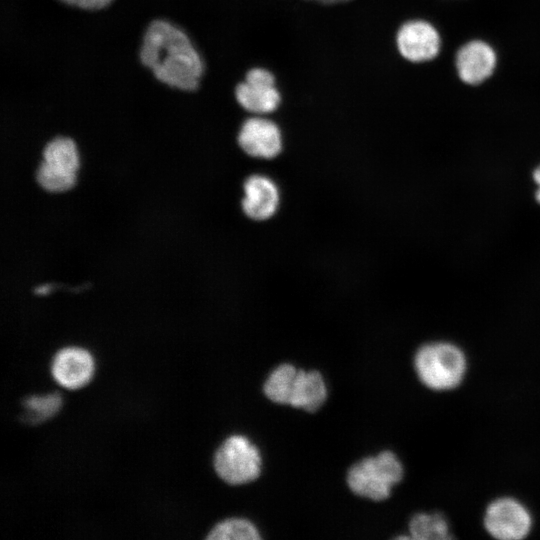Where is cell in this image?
Returning <instances> with one entry per match:
<instances>
[{
  "label": "cell",
  "instance_id": "cell-1",
  "mask_svg": "<svg viewBox=\"0 0 540 540\" xmlns=\"http://www.w3.org/2000/svg\"><path fill=\"white\" fill-rule=\"evenodd\" d=\"M139 58L158 81L183 91L196 90L205 70L204 61L189 36L163 19L153 20L147 26Z\"/></svg>",
  "mask_w": 540,
  "mask_h": 540
},
{
  "label": "cell",
  "instance_id": "cell-2",
  "mask_svg": "<svg viewBox=\"0 0 540 540\" xmlns=\"http://www.w3.org/2000/svg\"><path fill=\"white\" fill-rule=\"evenodd\" d=\"M414 368L424 386L447 391L456 388L464 379L467 359L464 352L450 342H431L417 350Z\"/></svg>",
  "mask_w": 540,
  "mask_h": 540
},
{
  "label": "cell",
  "instance_id": "cell-3",
  "mask_svg": "<svg viewBox=\"0 0 540 540\" xmlns=\"http://www.w3.org/2000/svg\"><path fill=\"white\" fill-rule=\"evenodd\" d=\"M403 477V466L391 451L380 452L352 465L347 473V485L361 497L374 501L388 498L392 487Z\"/></svg>",
  "mask_w": 540,
  "mask_h": 540
},
{
  "label": "cell",
  "instance_id": "cell-4",
  "mask_svg": "<svg viewBox=\"0 0 540 540\" xmlns=\"http://www.w3.org/2000/svg\"><path fill=\"white\" fill-rule=\"evenodd\" d=\"M214 467L222 480L239 485L251 482L260 475L262 458L258 448L247 437L233 435L217 449Z\"/></svg>",
  "mask_w": 540,
  "mask_h": 540
},
{
  "label": "cell",
  "instance_id": "cell-5",
  "mask_svg": "<svg viewBox=\"0 0 540 540\" xmlns=\"http://www.w3.org/2000/svg\"><path fill=\"white\" fill-rule=\"evenodd\" d=\"M79 156L74 141L68 137H56L43 150L36 179L49 192H64L76 182Z\"/></svg>",
  "mask_w": 540,
  "mask_h": 540
},
{
  "label": "cell",
  "instance_id": "cell-6",
  "mask_svg": "<svg viewBox=\"0 0 540 540\" xmlns=\"http://www.w3.org/2000/svg\"><path fill=\"white\" fill-rule=\"evenodd\" d=\"M486 531L499 540H520L531 531L533 520L527 507L512 497L493 500L485 510Z\"/></svg>",
  "mask_w": 540,
  "mask_h": 540
},
{
  "label": "cell",
  "instance_id": "cell-7",
  "mask_svg": "<svg viewBox=\"0 0 540 540\" xmlns=\"http://www.w3.org/2000/svg\"><path fill=\"white\" fill-rule=\"evenodd\" d=\"M235 99L246 111L264 116L278 109L281 93L276 87L274 74L263 67L249 69L235 88Z\"/></svg>",
  "mask_w": 540,
  "mask_h": 540
},
{
  "label": "cell",
  "instance_id": "cell-8",
  "mask_svg": "<svg viewBox=\"0 0 540 540\" xmlns=\"http://www.w3.org/2000/svg\"><path fill=\"white\" fill-rule=\"evenodd\" d=\"M238 143L249 156L271 159L282 149V135L275 122L264 116L254 115L242 123Z\"/></svg>",
  "mask_w": 540,
  "mask_h": 540
},
{
  "label": "cell",
  "instance_id": "cell-9",
  "mask_svg": "<svg viewBox=\"0 0 540 540\" xmlns=\"http://www.w3.org/2000/svg\"><path fill=\"white\" fill-rule=\"evenodd\" d=\"M396 44L400 54L412 62L433 59L440 49V37L428 22L412 20L403 24L397 33Z\"/></svg>",
  "mask_w": 540,
  "mask_h": 540
},
{
  "label": "cell",
  "instance_id": "cell-10",
  "mask_svg": "<svg viewBox=\"0 0 540 540\" xmlns=\"http://www.w3.org/2000/svg\"><path fill=\"white\" fill-rule=\"evenodd\" d=\"M51 371L60 385L69 389H76L90 380L94 371V362L86 350L68 347L60 350L55 355Z\"/></svg>",
  "mask_w": 540,
  "mask_h": 540
},
{
  "label": "cell",
  "instance_id": "cell-11",
  "mask_svg": "<svg viewBox=\"0 0 540 540\" xmlns=\"http://www.w3.org/2000/svg\"><path fill=\"white\" fill-rule=\"evenodd\" d=\"M242 208L254 220H266L278 209L280 194L275 182L265 175H252L244 183Z\"/></svg>",
  "mask_w": 540,
  "mask_h": 540
},
{
  "label": "cell",
  "instance_id": "cell-12",
  "mask_svg": "<svg viewBox=\"0 0 540 540\" xmlns=\"http://www.w3.org/2000/svg\"><path fill=\"white\" fill-rule=\"evenodd\" d=\"M495 64L494 51L481 41L465 44L456 57L459 76L468 84H478L487 79L492 74Z\"/></svg>",
  "mask_w": 540,
  "mask_h": 540
},
{
  "label": "cell",
  "instance_id": "cell-13",
  "mask_svg": "<svg viewBox=\"0 0 540 540\" xmlns=\"http://www.w3.org/2000/svg\"><path fill=\"white\" fill-rule=\"evenodd\" d=\"M327 398V387L323 376L316 370L305 371L298 369L295 375L288 405L316 411Z\"/></svg>",
  "mask_w": 540,
  "mask_h": 540
},
{
  "label": "cell",
  "instance_id": "cell-14",
  "mask_svg": "<svg viewBox=\"0 0 540 540\" xmlns=\"http://www.w3.org/2000/svg\"><path fill=\"white\" fill-rule=\"evenodd\" d=\"M410 538L416 540L450 539L449 524L440 513H418L409 522Z\"/></svg>",
  "mask_w": 540,
  "mask_h": 540
},
{
  "label": "cell",
  "instance_id": "cell-15",
  "mask_svg": "<svg viewBox=\"0 0 540 540\" xmlns=\"http://www.w3.org/2000/svg\"><path fill=\"white\" fill-rule=\"evenodd\" d=\"M297 370L292 364L278 365L265 380L263 386L265 396L274 403L288 405Z\"/></svg>",
  "mask_w": 540,
  "mask_h": 540
},
{
  "label": "cell",
  "instance_id": "cell-16",
  "mask_svg": "<svg viewBox=\"0 0 540 540\" xmlns=\"http://www.w3.org/2000/svg\"><path fill=\"white\" fill-rule=\"evenodd\" d=\"M210 540H259L256 526L245 518H229L213 527L206 537Z\"/></svg>",
  "mask_w": 540,
  "mask_h": 540
},
{
  "label": "cell",
  "instance_id": "cell-17",
  "mask_svg": "<svg viewBox=\"0 0 540 540\" xmlns=\"http://www.w3.org/2000/svg\"><path fill=\"white\" fill-rule=\"evenodd\" d=\"M26 407L25 420L34 422L43 421L53 416L61 406V397L54 393L45 396H31L24 402Z\"/></svg>",
  "mask_w": 540,
  "mask_h": 540
},
{
  "label": "cell",
  "instance_id": "cell-18",
  "mask_svg": "<svg viewBox=\"0 0 540 540\" xmlns=\"http://www.w3.org/2000/svg\"><path fill=\"white\" fill-rule=\"evenodd\" d=\"M70 6L85 10H98L108 6L113 0H59Z\"/></svg>",
  "mask_w": 540,
  "mask_h": 540
},
{
  "label": "cell",
  "instance_id": "cell-19",
  "mask_svg": "<svg viewBox=\"0 0 540 540\" xmlns=\"http://www.w3.org/2000/svg\"><path fill=\"white\" fill-rule=\"evenodd\" d=\"M533 179L538 186V189L536 191V199L540 203V166L534 171Z\"/></svg>",
  "mask_w": 540,
  "mask_h": 540
},
{
  "label": "cell",
  "instance_id": "cell-20",
  "mask_svg": "<svg viewBox=\"0 0 540 540\" xmlns=\"http://www.w3.org/2000/svg\"><path fill=\"white\" fill-rule=\"evenodd\" d=\"M49 291H50V286H49V285L39 286V287L35 290V292H36L37 294H40V295L47 294Z\"/></svg>",
  "mask_w": 540,
  "mask_h": 540
},
{
  "label": "cell",
  "instance_id": "cell-21",
  "mask_svg": "<svg viewBox=\"0 0 540 540\" xmlns=\"http://www.w3.org/2000/svg\"><path fill=\"white\" fill-rule=\"evenodd\" d=\"M322 4H328V5H331V4H340V3H344V2H348L350 0H316Z\"/></svg>",
  "mask_w": 540,
  "mask_h": 540
}]
</instances>
